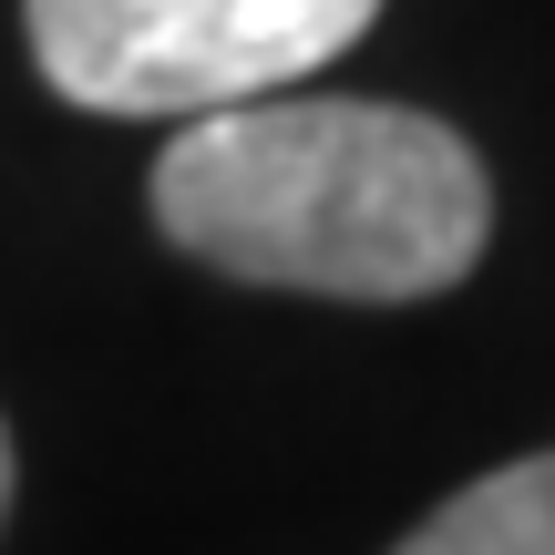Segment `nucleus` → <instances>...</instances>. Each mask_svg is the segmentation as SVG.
<instances>
[{
  "mask_svg": "<svg viewBox=\"0 0 555 555\" xmlns=\"http://www.w3.org/2000/svg\"><path fill=\"white\" fill-rule=\"evenodd\" d=\"M0 515H11V433H0Z\"/></svg>",
  "mask_w": 555,
  "mask_h": 555,
  "instance_id": "4",
  "label": "nucleus"
},
{
  "mask_svg": "<svg viewBox=\"0 0 555 555\" xmlns=\"http://www.w3.org/2000/svg\"><path fill=\"white\" fill-rule=\"evenodd\" d=\"M155 227L247 288L433 298L483 258L494 185L433 114L268 93L196 114L155 155Z\"/></svg>",
  "mask_w": 555,
  "mask_h": 555,
  "instance_id": "1",
  "label": "nucleus"
},
{
  "mask_svg": "<svg viewBox=\"0 0 555 555\" xmlns=\"http://www.w3.org/2000/svg\"><path fill=\"white\" fill-rule=\"evenodd\" d=\"M380 0H31V52L82 114H227L350 52Z\"/></svg>",
  "mask_w": 555,
  "mask_h": 555,
  "instance_id": "2",
  "label": "nucleus"
},
{
  "mask_svg": "<svg viewBox=\"0 0 555 555\" xmlns=\"http://www.w3.org/2000/svg\"><path fill=\"white\" fill-rule=\"evenodd\" d=\"M391 555H555V453L463 483V494Z\"/></svg>",
  "mask_w": 555,
  "mask_h": 555,
  "instance_id": "3",
  "label": "nucleus"
}]
</instances>
